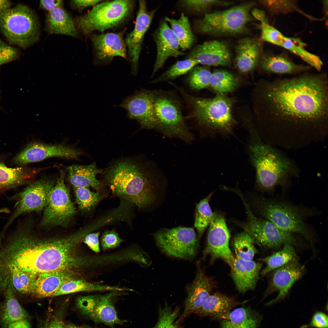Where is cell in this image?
Returning a JSON list of instances; mask_svg holds the SVG:
<instances>
[{
    "label": "cell",
    "instance_id": "cell-1",
    "mask_svg": "<svg viewBox=\"0 0 328 328\" xmlns=\"http://www.w3.org/2000/svg\"><path fill=\"white\" fill-rule=\"evenodd\" d=\"M255 92L258 118L272 136L311 142L325 136L328 125L326 73L307 72L291 78L262 80Z\"/></svg>",
    "mask_w": 328,
    "mask_h": 328
},
{
    "label": "cell",
    "instance_id": "cell-2",
    "mask_svg": "<svg viewBox=\"0 0 328 328\" xmlns=\"http://www.w3.org/2000/svg\"><path fill=\"white\" fill-rule=\"evenodd\" d=\"M29 228L19 225L13 236L11 257L13 266L37 275L61 270H71L85 265L75 252L78 244L87 234L84 229L63 237L41 238Z\"/></svg>",
    "mask_w": 328,
    "mask_h": 328
},
{
    "label": "cell",
    "instance_id": "cell-3",
    "mask_svg": "<svg viewBox=\"0 0 328 328\" xmlns=\"http://www.w3.org/2000/svg\"><path fill=\"white\" fill-rule=\"evenodd\" d=\"M151 163L136 158L118 160L105 172L107 184L117 196L145 209L158 204L165 186Z\"/></svg>",
    "mask_w": 328,
    "mask_h": 328
},
{
    "label": "cell",
    "instance_id": "cell-4",
    "mask_svg": "<svg viewBox=\"0 0 328 328\" xmlns=\"http://www.w3.org/2000/svg\"><path fill=\"white\" fill-rule=\"evenodd\" d=\"M256 141L251 145L249 151L261 189L272 191L278 186H285L291 176L298 175L296 168L288 158L276 149Z\"/></svg>",
    "mask_w": 328,
    "mask_h": 328
},
{
    "label": "cell",
    "instance_id": "cell-5",
    "mask_svg": "<svg viewBox=\"0 0 328 328\" xmlns=\"http://www.w3.org/2000/svg\"><path fill=\"white\" fill-rule=\"evenodd\" d=\"M171 85L180 93L189 107L188 118L193 119L202 128L221 132L231 131L234 121L230 99L220 94L211 98L199 97L174 83Z\"/></svg>",
    "mask_w": 328,
    "mask_h": 328
},
{
    "label": "cell",
    "instance_id": "cell-6",
    "mask_svg": "<svg viewBox=\"0 0 328 328\" xmlns=\"http://www.w3.org/2000/svg\"><path fill=\"white\" fill-rule=\"evenodd\" d=\"M254 204L258 213L284 231L303 236L312 244V230L306 219L316 211L286 202L263 196H257Z\"/></svg>",
    "mask_w": 328,
    "mask_h": 328
},
{
    "label": "cell",
    "instance_id": "cell-7",
    "mask_svg": "<svg viewBox=\"0 0 328 328\" xmlns=\"http://www.w3.org/2000/svg\"><path fill=\"white\" fill-rule=\"evenodd\" d=\"M0 31L9 44L25 49L38 41L40 24L32 9L19 4L0 14Z\"/></svg>",
    "mask_w": 328,
    "mask_h": 328
},
{
    "label": "cell",
    "instance_id": "cell-8",
    "mask_svg": "<svg viewBox=\"0 0 328 328\" xmlns=\"http://www.w3.org/2000/svg\"><path fill=\"white\" fill-rule=\"evenodd\" d=\"M256 3L245 2L223 10L206 13L195 26L202 33L215 36H236L245 33L255 19L251 14Z\"/></svg>",
    "mask_w": 328,
    "mask_h": 328
},
{
    "label": "cell",
    "instance_id": "cell-9",
    "mask_svg": "<svg viewBox=\"0 0 328 328\" xmlns=\"http://www.w3.org/2000/svg\"><path fill=\"white\" fill-rule=\"evenodd\" d=\"M152 91L156 120L154 129L165 136L191 143L193 137L185 121L182 105L177 95L170 91Z\"/></svg>",
    "mask_w": 328,
    "mask_h": 328
},
{
    "label": "cell",
    "instance_id": "cell-10",
    "mask_svg": "<svg viewBox=\"0 0 328 328\" xmlns=\"http://www.w3.org/2000/svg\"><path fill=\"white\" fill-rule=\"evenodd\" d=\"M134 5L132 0L103 1L85 14L77 18L76 26L84 35L117 27L130 16Z\"/></svg>",
    "mask_w": 328,
    "mask_h": 328
},
{
    "label": "cell",
    "instance_id": "cell-11",
    "mask_svg": "<svg viewBox=\"0 0 328 328\" xmlns=\"http://www.w3.org/2000/svg\"><path fill=\"white\" fill-rule=\"evenodd\" d=\"M157 247L167 256L185 260L194 259L198 252V237L192 227L162 228L153 234Z\"/></svg>",
    "mask_w": 328,
    "mask_h": 328
},
{
    "label": "cell",
    "instance_id": "cell-12",
    "mask_svg": "<svg viewBox=\"0 0 328 328\" xmlns=\"http://www.w3.org/2000/svg\"><path fill=\"white\" fill-rule=\"evenodd\" d=\"M243 201L248 220L237 224L252 237L255 244L266 249H277L285 244H298L292 233L280 229L267 220L257 217Z\"/></svg>",
    "mask_w": 328,
    "mask_h": 328
},
{
    "label": "cell",
    "instance_id": "cell-13",
    "mask_svg": "<svg viewBox=\"0 0 328 328\" xmlns=\"http://www.w3.org/2000/svg\"><path fill=\"white\" fill-rule=\"evenodd\" d=\"M67 170H60V176L50 193L41 221L45 227L65 226L75 215L76 209L64 182Z\"/></svg>",
    "mask_w": 328,
    "mask_h": 328
},
{
    "label": "cell",
    "instance_id": "cell-14",
    "mask_svg": "<svg viewBox=\"0 0 328 328\" xmlns=\"http://www.w3.org/2000/svg\"><path fill=\"white\" fill-rule=\"evenodd\" d=\"M118 291H113L103 295L79 297L76 301V307L81 314L94 322L111 327L116 324H122L123 321L118 317L114 303Z\"/></svg>",
    "mask_w": 328,
    "mask_h": 328
},
{
    "label": "cell",
    "instance_id": "cell-15",
    "mask_svg": "<svg viewBox=\"0 0 328 328\" xmlns=\"http://www.w3.org/2000/svg\"><path fill=\"white\" fill-rule=\"evenodd\" d=\"M54 185L52 180L46 178L41 179L29 184L14 196L16 202L14 211L0 235H4L9 227L20 215L44 208Z\"/></svg>",
    "mask_w": 328,
    "mask_h": 328
},
{
    "label": "cell",
    "instance_id": "cell-16",
    "mask_svg": "<svg viewBox=\"0 0 328 328\" xmlns=\"http://www.w3.org/2000/svg\"><path fill=\"white\" fill-rule=\"evenodd\" d=\"M230 234L225 219L221 214H215L209 225L207 244L203 251V258L210 256V264L220 258L232 268L234 257L229 247Z\"/></svg>",
    "mask_w": 328,
    "mask_h": 328
},
{
    "label": "cell",
    "instance_id": "cell-17",
    "mask_svg": "<svg viewBox=\"0 0 328 328\" xmlns=\"http://www.w3.org/2000/svg\"><path fill=\"white\" fill-rule=\"evenodd\" d=\"M260 40L282 47L295 54L316 70L319 69L323 62L318 56L306 50V44L298 38L288 37L270 25L265 17L259 19Z\"/></svg>",
    "mask_w": 328,
    "mask_h": 328
},
{
    "label": "cell",
    "instance_id": "cell-18",
    "mask_svg": "<svg viewBox=\"0 0 328 328\" xmlns=\"http://www.w3.org/2000/svg\"><path fill=\"white\" fill-rule=\"evenodd\" d=\"M157 9L149 11L144 0L139 1V9L133 30L125 39L127 52L131 64L132 73L136 75L138 60L145 35L152 20Z\"/></svg>",
    "mask_w": 328,
    "mask_h": 328
},
{
    "label": "cell",
    "instance_id": "cell-19",
    "mask_svg": "<svg viewBox=\"0 0 328 328\" xmlns=\"http://www.w3.org/2000/svg\"><path fill=\"white\" fill-rule=\"evenodd\" d=\"M82 153L77 149L63 144H48L35 142L29 144L15 157L14 161L22 165L53 157L77 159Z\"/></svg>",
    "mask_w": 328,
    "mask_h": 328
},
{
    "label": "cell",
    "instance_id": "cell-20",
    "mask_svg": "<svg viewBox=\"0 0 328 328\" xmlns=\"http://www.w3.org/2000/svg\"><path fill=\"white\" fill-rule=\"evenodd\" d=\"M119 106L130 119L136 120L145 128L154 129L156 124L152 90L142 89L126 97Z\"/></svg>",
    "mask_w": 328,
    "mask_h": 328
},
{
    "label": "cell",
    "instance_id": "cell-21",
    "mask_svg": "<svg viewBox=\"0 0 328 328\" xmlns=\"http://www.w3.org/2000/svg\"><path fill=\"white\" fill-rule=\"evenodd\" d=\"M305 271V268L299 262L298 257L273 271L263 299L276 291L278 294L267 305L273 304L284 299L293 284L303 276Z\"/></svg>",
    "mask_w": 328,
    "mask_h": 328
},
{
    "label": "cell",
    "instance_id": "cell-22",
    "mask_svg": "<svg viewBox=\"0 0 328 328\" xmlns=\"http://www.w3.org/2000/svg\"><path fill=\"white\" fill-rule=\"evenodd\" d=\"M186 58L196 60L205 66H227L231 63V54L228 43L224 40H213L195 46Z\"/></svg>",
    "mask_w": 328,
    "mask_h": 328
},
{
    "label": "cell",
    "instance_id": "cell-23",
    "mask_svg": "<svg viewBox=\"0 0 328 328\" xmlns=\"http://www.w3.org/2000/svg\"><path fill=\"white\" fill-rule=\"evenodd\" d=\"M124 31L91 35V39L97 63L105 64L115 56L127 59V50L123 35Z\"/></svg>",
    "mask_w": 328,
    "mask_h": 328
},
{
    "label": "cell",
    "instance_id": "cell-24",
    "mask_svg": "<svg viewBox=\"0 0 328 328\" xmlns=\"http://www.w3.org/2000/svg\"><path fill=\"white\" fill-rule=\"evenodd\" d=\"M157 54L151 77L163 66L169 57H177L185 53L180 50L178 40L165 20L160 22L153 34Z\"/></svg>",
    "mask_w": 328,
    "mask_h": 328
},
{
    "label": "cell",
    "instance_id": "cell-25",
    "mask_svg": "<svg viewBox=\"0 0 328 328\" xmlns=\"http://www.w3.org/2000/svg\"><path fill=\"white\" fill-rule=\"evenodd\" d=\"M196 263L197 269L195 277L186 287L187 296L184 310L176 323L202 307L210 295L212 287L211 282L201 268L200 262Z\"/></svg>",
    "mask_w": 328,
    "mask_h": 328
},
{
    "label": "cell",
    "instance_id": "cell-26",
    "mask_svg": "<svg viewBox=\"0 0 328 328\" xmlns=\"http://www.w3.org/2000/svg\"><path fill=\"white\" fill-rule=\"evenodd\" d=\"M261 41L260 39L248 37L238 41L235 47L234 61L241 72H249L259 65L263 53Z\"/></svg>",
    "mask_w": 328,
    "mask_h": 328
},
{
    "label": "cell",
    "instance_id": "cell-27",
    "mask_svg": "<svg viewBox=\"0 0 328 328\" xmlns=\"http://www.w3.org/2000/svg\"><path fill=\"white\" fill-rule=\"evenodd\" d=\"M234 258L231 276L237 289L241 293L254 290L260 274L261 264Z\"/></svg>",
    "mask_w": 328,
    "mask_h": 328
},
{
    "label": "cell",
    "instance_id": "cell-28",
    "mask_svg": "<svg viewBox=\"0 0 328 328\" xmlns=\"http://www.w3.org/2000/svg\"><path fill=\"white\" fill-rule=\"evenodd\" d=\"M259 65L263 71L269 74H299L310 69L309 66L297 64L282 54L263 53Z\"/></svg>",
    "mask_w": 328,
    "mask_h": 328
},
{
    "label": "cell",
    "instance_id": "cell-29",
    "mask_svg": "<svg viewBox=\"0 0 328 328\" xmlns=\"http://www.w3.org/2000/svg\"><path fill=\"white\" fill-rule=\"evenodd\" d=\"M71 270H61L39 275L32 294L40 298L53 297L62 285L74 279Z\"/></svg>",
    "mask_w": 328,
    "mask_h": 328
},
{
    "label": "cell",
    "instance_id": "cell-30",
    "mask_svg": "<svg viewBox=\"0 0 328 328\" xmlns=\"http://www.w3.org/2000/svg\"><path fill=\"white\" fill-rule=\"evenodd\" d=\"M45 29L51 34H61L77 37L79 33L72 17L62 6L47 14Z\"/></svg>",
    "mask_w": 328,
    "mask_h": 328
},
{
    "label": "cell",
    "instance_id": "cell-31",
    "mask_svg": "<svg viewBox=\"0 0 328 328\" xmlns=\"http://www.w3.org/2000/svg\"><path fill=\"white\" fill-rule=\"evenodd\" d=\"M67 178L73 188L91 187L98 191L103 186L96 175L101 173L95 163L87 165H74L67 168Z\"/></svg>",
    "mask_w": 328,
    "mask_h": 328
},
{
    "label": "cell",
    "instance_id": "cell-32",
    "mask_svg": "<svg viewBox=\"0 0 328 328\" xmlns=\"http://www.w3.org/2000/svg\"><path fill=\"white\" fill-rule=\"evenodd\" d=\"M39 170L24 167L10 168L0 162V191L27 183Z\"/></svg>",
    "mask_w": 328,
    "mask_h": 328
},
{
    "label": "cell",
    "instance_id": "cell-33",
    "mask_svg": "<svg viewBox=\"0 0 328 328\" xmlns=\"http://www.w3.org/2000/svg\"><path fill=\"white\" fill-rule=\"evenodd\" d=\"M5 298L0 303V323L1 325L20 319L29 318L26 311L17 299L15 292L11 287L3 292Z\"/></svg>",
    "mask_w": 328,
    "mask_h": 328
},
{
    "label": "cell",
    "instance_id": "cell-34",
    "mask_svg": "<svg viewBox=\"0 0 328 328\" xmlns=\"http://www.w3.org/2000/svg\"><path fill=\"white\" fill-rule=\"evenodd\" d=\"M221 328H257L260 316L248 308L241 307L222 317Z\"/></svg>",
    "mask_w": 328,
    "mask_h": 328
},
{
    "label": "cell",
    "instance_id": "cell-35",
    "mask_svg": "<svg viewBox=\"0 0 328 328\" xmlns=\"http://www.w3.org/2000/svg\"><path fill=\"white\" fill-rule=\"evenodd\" d=\"M234 299L219 293L210 295L203 305L195 313L200 316L220 319L231 311L236 305Z\"/></svg>",
    "mask_w": 328,
    "mask_h": 328
},
{
    "label": "cell",
    "instance_id": "cell-36",
    "mask_svg": "<svg viewBox=\"0 0 328 328\" xmlns=\"http://www.w3.org/2000/svg\"><path fill=\"white\" fill-rule=\"evenodd\" d=\"M165 20L170 24L177 37L181 51L190 48L195 41V37L188 17L182 13L178 19L166 17Z\"/></svg>",
    "mask_w": 328,
    "mask_h": 328
},
{
    "label": "cell",
    "instance_id": "cell-37",
    "mask_svg": "<svg viewBox=\"0 0 328 328\" xmlns=\"http://www.w3.org/2000/svg\"><path fill=\"white\" fill-rule=\"evenodd\" d=\"M294 245L285 244L282 249L272 255L260 258L259 260L264 262L265 267L261 271L260 275L264 276L269 272L279 268L297 258Z\"/></svg>",
    "mask_w": 328,
    "mask_h": 328
},
{
    "label": "cell",
    "instance_id": "cell-38",
    "mask_svg": "<svg viewBox=\"0 0 328 328\" xmlns=\"http://www.w3.org/2000/svg\"><path fill=\"white\" fill-rule=\"evenodd\" d=\"M124 289L116 287L103 285L74 278L63 284L53 297L81 292L105 291H124Z\"/></svg>",
    "mask_w": 328,
    "mask_h": 328
},
{
    "label": "cell",
    "instance_id": "cell-39",
    "mask_svg": "<svg viewBox=\"0 0 328 328\" xmlns=\"http://www.w3.org/2000/svg\"><path fill=\"white\" fill-rule=\"evenodd\" d=\"M213 194V193H210L201 200L196 206L194 225L198 232L199 238H200L215 216L216 213L212 212L209 203Z\"/></svg>",
    "mask_w": 328,
    "mask_h": 328
},
{
    "label": "cell",
    "instance_id": "cell-40",
    "mask_svg": "<svg viewBox=\"0 0 328 328\" xmlns=\"http://www.w3.org/2000/svg\"><path fill=\"white\" fill-rule=\"evenodd\" d=\"M232 243L235 258L246 261L252 260L257 253L254 240L244 231L234 237Z\"/></svg>",
    "mask_w": 328,
    "mask_h": 328
},
{
    "label": "cell",
    "instance_id": "cell-41",
    "mask_svg": "<svg viewBox=\"0 0 328 328\" xmlns=\"http://www.w3.org/2000/svg\"><path fill=\"white\" fill-rule=\"evenodd\" d=\"M237 84L236 79L231 73L219 70L212 73L209 87L219 94H223L234 90Z\"/></svg>",
    "mask_w": 328,
    "mask_h": 328
},
{
    "label": "cell",
    "instance_id": "cell-42",
    "mask_svg": "<svg viewBox=\"0 0 328 328\" xmlns=\"http://www.w3.org/2000/svg\"><path fill=\"white\" fill-rule=\"evenodd\" d=\"M198 64L196 60L189 58L177 61L151 82L157 84L170 81L188 73Z\"/></svg>",
    "mask_w": 328,
    "mask_h": 328
},
{
    "label": "cell",
    "instance_id": "cell-43",
    "mask_svg": "<svg viewBox=\"0 0 328 328\" xmlns=\"http://www.w3.org/2000/svg\"><path fill=\"white\" fill-rule=\"evenodd\" d=\"M188 73L186 81L191 89L199 91L209 87L212 73L206 66L196 65Z\"/></svg>",
    "mask_w": 328,
    "mask_h": 328
},
{
    "label": "cell",
    "instance_id": "cell-44",
    "mask_svg": "<svg viewBox=\"0 0 328 328\" xmlns=\"http://www.w3.org/2000/svg\"><path fill=\"white\" fill-rule=\"evenodd\" d=\"M66 301L53 309L44 319L39 320L37 328H66L65 318L68 306Z\"/></svg>",
    "mask_w": 328,
    "mask_h": 328
},
{
    "label": "cell",
    "instance_id": "cell-45",
    "mask_svg": "<svg viewBox=\"0 0 328 328\" xmlns=\"http://www.w3.org/2000/svg\"><path fill=\"white\" fill-rule=\"evenodd\" d=\"M272 15L285 14L295 12H298L311 19L309 16L302 11L298 7L296 1L265 0L259 1Z\"/></svg>",
    "mask_w": 328,
    "mask_h": 328
},
{
    "label": "cell",
    "instance_id": "cell-46",
    "mask_svg": "<svg viewBox=\"0 0 328 328\" xmlns=\"http://www.w3.org/2000/svg\"><path fill=\"white\" fill-rule=\"evenodd\" d=\"M73 189L76 202L80 209L84 211L92 209L102 197L99 192H92L89 187H74Z\"/></svg>",
    "mask_w": 328,
    "mask_h": 328
},
{
    "label": "cell",
    "instance_id": "cell-47",
    "mask_svg": "<svg viewBox=\"0 0 328 328\" xmlns=\"http://www.w3.org/2000/svg\"><path fill=\"white\" fill-rule=\"evenodd\" d=\"M183 6L191 11L198 12L216 6H229L231 1L220 0H184L180 1Z\"/></svg>",
    "mask_w": 328,
    "mask_h": 328
},
{
    "label": "cell",
    "instance_id": "cell-48",
    "mask_svg": "<svg viewBox=\"0 0 328 328\" xmlns=\"http://www.w3.org/2000/svg\"><path fill=\"white\" fill-rule=\"evenodd\" d=\"M178 312V308L172 310L166 303L160 308L158 322L153 328H182L174 323Z\"/></svg>",
    "mask_w": 328,
    "mask_h": 328
},
{
    "label": "cell",
    "instance_id": "cell-49",
    "mask_svg": "<svg viewBox=\"0 0 328 328\" xmlns=\"http://www.w3.org/2000/svg\"><path fill=\"white\" fill-rule=\"evenodd\" d=\"M20 53L19 49L0 39V66L17 60Z\"/></svg>",
    "mask_w": 328,
    "mask_h": 328
},
{
    "label": "cell",
    "instance_id": "cell-50",
    "mask_svg": "<svg viewBox=\"0 0 328 328\" xmlns=\"http://www.w3.org/2000/svg\"><path fill=\"white\" fill-rule=\"evenodd\" d=\"M123 240L114 230H107L104 232L101 237V246L104 250L115 248L119 246Z\"/></svg>",
    "mask_w": 328,
    "mask_h": 328
},
{
    "label": "cell",
    "instance_id": "cell-51",
    "mask_svg": "<svg viewBox=\"0 0 328 328\" xmlns=\"http://www.w3.org/2000/svg\"><path fill=\"white\" fill-rule=\"evenodd\" d=\"M328 321V316L326 314L317 312L313 315L310 326L316 328H327Z\"/></svg>",
    "mask_w": 328,
    "mask_h": 328
},
{
    "label": "cell",
    "instance_id": "cell-52",
    "mask_svg": "<svg viewBox=\"0 0 328 328\" xmlns=\"http://www.w3.org/2000/svg\"><path fill=\"white\" fill-rule=\"evenodd\" d=\"M99 232L87 234L84 239V241L93 251L96 253L100 251L99 236Z\"/></svg>",
    "mask_w": 328,
    "mask_h": 328
},
{
    "label": "cell",
    "instance_id": "cell-53",
    "mask_svg": "<svg viewBox=\"0 0 328 328\" xmlns=\"http://www.w3.org/2000/svg\"><path fill=\"white\" fill-rule=\"evenodd\" d=\"M103 0H73L70 1L71 7L74 9L81 11L90 6H94Z\"/></svg>",
    "mask_w": 328,
    "mask_h": 328
},
{
    "label": "cell",
    "instance_id": "cell-54",
    "mask_svg": "<svg viewBox=\"0 0 328 328\" xmlns=\"http://www.w3.org/2000/svg\"><path fill=\"white\" fill-rule=\"evenodd\" d=\"M63 2L62 0H41L39 5L41 9L49 12L58 7L62 6Z\"/></svg>",
    "mask_w": 328,
    "mask_h": 328
},
{
    "label": "cell",
    "instance_id": "cell-55",
    "mask_svg": "<svg viewBox=\"0 0 328 328\" xmlns=\"http://www.w3.org/2000/svg\"><path fill=\"white\" fill-rule=\"evenodd\" d=\"M1 326L2 328H32L29 318L20 319Z\"/></svg>",
    "mask_w": 328,
    "mask_h": 328
},
{
    "label": "cell",
    "instance_id": "cell-56",
    "mask_svg": "<svg viewBox=\"0 0 328 328\" xmlns=\"http://www.w3.org/2000/svg\"><path fill=\"white\" fill-rule=\"evenodd\" d=\"M12 2L8 0H0V14L11 7Z\"/></svg>",
    "mask_w": 328,
    "mask_h": 328
},
{
    "label": "cell",
    "instance_id": "cell-57",
    "mask_svg": "<svg viewBox=\"0 0 328 328\" xmlns=\"http://www.w3.org/2000/svg\"><path fill=\"white\" fill-rule=\"evenodd\" d=\"M66 328H94L87 326H78L73 323L67 324Z\"/></svg>",
    "mask_w": 328,
    "mask_h": 328
},
{
    "label": "cell",
    "instance_id": "cell-58",
    "mask_svg": "<svg viewBox=\"0 0 328 328\" xmlns=\"http://www.w3.org/2000/svg\"><path fill=\"white\" fill-rule=\"evenodd\" d=\"M10 212V210L7 208L4 207L0 209V214L9 213Z\"/></svg>",
    "mask_w": 328,
    "mask_h": 328
}]
</instances>
